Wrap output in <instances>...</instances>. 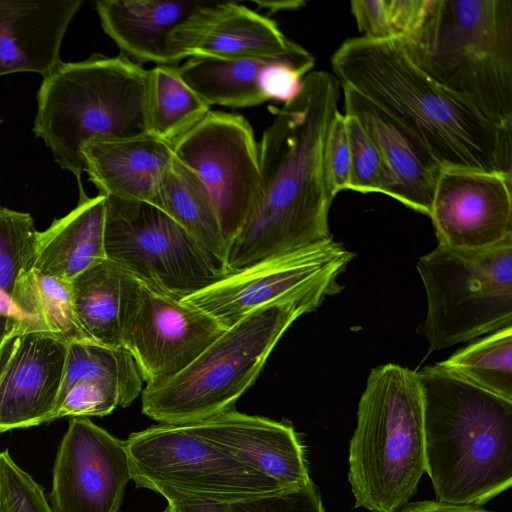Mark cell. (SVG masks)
I'll list each match as a JSON object with an SVG mask.
<instances>
[{
    "label": "cell",
    "mask_w": 512,
    "mask_h": 512,
    "mask_svg": "<svg viewBox=\"0 0 512 512\" xmlns=\"http://www.w3.org/2000/svg\"><path fill=\"white\" fill-rule=\"evenodd\" d=\"M339 95L334 75L313 71L294 99L270 108L273 119L258 143L257 197L228 246V274L332 239L323 147Z\"/></svg>",
    "instance_id": "6da1fadb"
},
{
    "label": "cell",
    "mask_w": 512,
    "mask_h": 512,
    "mask_svg": "<svg viewBox=\"0 0 512 512\" xmlns=\"http://www.w3.org/2000/svg\"><path fill=\"white\" fill-rule=\"evenodd\" d=\"M225 329L199 308L142 284L123 333V348L145 388H156L189 366Z\"/></svg>",
    "instance_id": "4fadbf2b"
},
{
    "label": "cell",
    "mask_w": 512,
    "mask_h": 512,
    "mask_svg": "<svg viewBox=\"0 0 512 512\" xmlns=\"http://www.w3.org/2000/svg\"><path fill=\"white\" fill-rule=\"evenodd\" d=\"M351 12L362 37L371 40L394 39L386 0H353Z\"/></svg>",
    "instance_id": "8d00e7d4"
},
{
    "label": "cell",
    "mask_w": 512,
    "mask_h": 512,
    "mask_svg": "<svg viewBox=\"0 0 512 512\" xmlns=\"http://www.w3.org/2000/svg\"><path fill=\"white\" fill-rule=\"evenodd\" d=\"M69 284L76 318L88 337L101 345L123 347L124 329L139 301L142 283L106 258Z\"/></svg>",
    "instance_id": "cb8c5ba5"
},
{
    "label": "cell",
    "mask_w": 512,
    "mask_h": 512,
    "mask_svg": "<svg viewBox=\"0 0 512 512\" xmlns=\"http://www.w3.org/2000/svg\"><path fill=\"white\" fill-rule=\"evenodd\" d=\"M164 512H229V504H168Z\"/></svg>",
    "instance_id": "ab89813d"
},
{
    "label": "cell",
    "mask_w": 512,
    "mask_h": 512,
    "mask_svg": "<svg viewBox=\"0 0 512 512\" xmlns=\"http://www.w3.org/2000/svg\"><path fill=\"white\" fill-rule=\"evenodd\" d=\"M118 406H129L119 389L100 382L82 381L68 391L58 409L44 423L63 417H103Z\"/></svg>",
    "instance_id": "836d02e7"
},
{
    "label": "cell",
    "mask_w": 512,
    "mask_h": 512,
    "mask_svg": "<svg viewBox=\"0 0 512 512\" xmlns=\"http://www.w3.org/2000/svg\"><path fill=\"white\" fill-rule=\"evenodd\" d=\"M153 205L225 265L228 243L212 200L197 176L175 156Z\"/></svg>",
    "instance_id": "d4e9b609"
},
{
    "label": "cell",
    "mask_w": 512,
    "mask_h": 512,
    "mask_svg": "<svg viewBox=\"0 0 512 512\" xmlns=\"http://www.w3.org/2000/svg\"><path fill=\"white\" fill-rule=\"evenodd\" d=\"M512 176L443 169L429 217L438 245L478 249L512 236Z\"/></svg>",
    "instance_id": "9a60e30c"
},
{
    "label": "cell",
    "mask_w": 512,
    "mask_h": 512,
    "mask_svg": "<svg viewBox=\"0 0 512 512\" xmlns=\"http://www.w3.org/2000/svg\"><path fill=\"white\" fill-rule=\"evenodd\" d=\"M354 254L333 239L231 273L182 299L227 329L252 311L314 292L339 293Z\"/></svg>",
    "instance_id": "7c38bea8"
},
{
    "label": "cell",
    "mask_w": 512,
    "mask_h": 512,
    "mask_svg": "<svg viewBox=\"0 0 512 512\" xmlns=\"http://www.w3.org/2000/svg\"><path fill=\"white\" fill-rule=\"evenodd\" d=\"M82 155L99 194L152 205L174 159L171 142L149 132L89 141Z\"/></svg>",
    "instance_id": "44dd1931"
},
{
    "label": "cell",
    "mask_w": 512,
    "mask_h": 512,
    "mask_svg": "<svg viewBox=\"0 0 512 512\" xmlns=\"http://www.w3.org/2000/svg\"><path fill=\"white\" fill-rule=\"evenodd\" d=\"M351 152L346 116L338 111L327 132L323 147V175L331 199L349 189Z\"/></svg>",
    "instance_id": "e575fe53"
},
{
    "label": "cell",
    "mask_w": 512,
    "mask_h": 512,
    "mask_svg": "<svg viewBox=\"0 0 512 512\" xmlns=\"http://www.w3.org/2000/svg\"><path fill=\"white\" fill-rule=\"evenodd\" d=\"M395 39L410 36L421 25L430 0H386Z\"/></svg>",
    "instance_id": "74e56055"
},
{
    "label": "cell",
    "mask_w": 512,
    "mask_h": 512,
    "mask_svg": "<svg viewBox=\"0 0 512 512\" xmlns=\"http://www.w3.org/2000/svg\"><path fill=\"white\" fill-rule=\"evenodd\" d=\"M254 3L258 9H265L269 13L297 10L306 4V2L302 0L255 1Z\"/></svg>",
    "instance_id": "60d3db41"
},
{
    "label": "cell",
    "mask_w": 512,
    "mask_h": 512,
    "mask_svg": "<svg viewBox=\"0 0 512 512\" xmlns=\"http://www.w3.org/2000/svg\"><path fill=\"white\" fill-rule=\"evenodd\" d=\"M345 116L351 152L349 189L389 195L391 181L379 150L359 121Z\"/></svg>",
    "instance_id": "1f68e13d"
},
{
    "label": "cell",
    "mask_w": 512,
    "mask_h": 512,
    "mask_svg": "<svg viewBox=\"0 0 512 512\" xmlns=\"http://www.w3.org/2000/svg\"><path fill=\"white\" fill-rule=\"evenodd\" d=\"M331 65L340 84L399 121L443 169L512 176V127L490 121L434 81L398 39H347L332 55Z\"/></svg>",
    "instance_id": "7a4b0ae2"
},
{
    "label": "cell",
    "mask_w": 512,
    "mask_h": 512,
    "mask_svg": "<svg viewBox=\"0 0 512 512\" xmlns=\"http://www.w3.org/2000/svg\"><path fill=\"white\" fill-rule=\"evenodd\" d=\"M229 512H325L312 479L299 487L229 504Z\"/></svg>",
    "instance_id": "d590c367"
},
{
    "label": "cell",
    "mask_w": 512,
    "mask_h": 512,
    "mask_svg": "<svg viewBox=\"0 0 512 512\" xmlns=\"http://www.w3.org/2000/svg\"><path fill=\"white\" fill-rule=\"evenodd\" d=\"M148 76L123 54L60 62L39 87L33 132L79 183L86 143L148 133Z\"/></svg>",
    "instance_id": "5b68a950"
},
{
    "label": "cell",
    "mask_w": 512,
    "mask_h": 512,
    "mask_svg": "<svg viewBox=\"0 0 512 512\" xmlns=\"http://www.w3.org/2000/svg\"><path fill=\"white\" fill-rule=\"evenodd\" d=\"M171 144L176 159L208 192L229 246L260 184L258 143L251 125L242 115L210 110Z\"/></svg>",
    "instance_id": "8fae6325"
},
{
    "label": "cell",
    "mask_w": 512,
    "mask_h": 512,
    "mask_svg": "<svg viewBox=\"0 0 512 512\" xmlns=\"http://www.w3.org/2000/svg\"><path fill=\"white\" fill-rule=\"evenodd\" d=\"M271 60L273 59H226L197 55L187 58L178 66V73L210 107H252L267 101L258 80L262 68Z\"/></svg>",
    "instance_id": "484cf974"
},
{
    "label": "cell",
    "mask_w": 512,
    "mask_h": 512,
    "mask_svg": "<svg viewBox=\"0 0 512 512\" xmlns=\"http://www.w3.org/2000/svg\"><path fill=\"white\" fill-rule=\"evenodd\" d=\"M123 442L136 487L168 504H232L287 490L183 425L158 424Z\"/></svg>",
    "instance_id": "9c48e42d"
},
{
    "label": "cell",
    "mask_w": 512,
    "mask_h": 512,
    "mask_svg": "<svg viewBox=\"0 0 512 512\" xmlns=\"http://www.w3.org/2000/svg\"><path fill=\"white\" fill-rule=\"evenodd\" d=\"M173 65L192 56L226 59H304L312 56L288 39L272 19L236 2L200 4L172 31Z\"/></svg>",
    "instance_id": "2e32d148"
},
{
    "label": "cell",
    "mask_w": 512,
    "mask_h": 512,
    "mask_svg": "<svg viewBox=\"0 0 512 512\" xmlns=\"http://www.w3.org/2000/svg\"><path fill=\"white\" fill-rule=\"evenodd\" d=\"M327 296L314 292L247 314L175 377L142 390V413L159 424L185 425L234 409L286 330Z\"/></svg>",
    "instance_id": "52a82bcc"
},
{
    "label": "cell",
    "mask_w": 512,
    "mask_h": 512,
    "mask_svg": "<svg viewBox=\"0 0 512 512\" xmlns=\"http://www.w3.org/2000/svg\"><path fill=\"white\" fill-rule=\"evenodd\" d=\"M0 512H54L43 487L15 463L9 449L0 452Z\"/></svg>",
    "instance_id": "d6a6232c"
},
{
    "label": "cell",
    "mask_w": 512,
    "mask_h": 512,
    "mask_svg": "<svg viewBox=\"0 0 512 512\" xmlns=\"http://www.w3.org/2000/svg\"><path fill=\"white\" fill-rule=\"evenodd\" d=\"M417 271L427 298L418 331L429 352L512 327V236L478 249L438 245Z\"/></svg>",
    "instance_id": "ba28073f"
},
{
    "label": "cell",
    "mask_w": 512,
    "mask_h": 512,
    "mask_svg": "<svg viewBox=\"0 0 512 512\" xmlns=\"http://www.w3.org/2000/svg\"><path fill=\"white\" fill-rule=\"evenodd\" d=\"M396 512H491L482 506H465L441 503L436 500L408 503Z\"/></svg>",
    "instance_id": "f35d334b"
},
{
    "label": "cell",
    "mask_w": 512,
    "mask_h": 512,
    "mask_svg": "<svg viewBox=\"0 0 512 512\" xmlns=\"http://www.w3.org/2000/svg\"><path fill=\"white\" fill-rule=\"evenodd\" d=\"M148 72V132L172 142L198 123L210 106L182 80L177 65H156Z\"/></svg>",
    "instance_id": "f546056e"
},
{
    "label": "cell",
    "mask_w": 512,
    "mask_h": 512,
    "mask_svg": "<svg viewBox=\"0 0 512 512\" xmlns=\"http://www.w3.org/2000/svg\"><path fill=\"white\" fill-rule=\"evenodd\" d=\"M398 40L434 81L512 127V0H430L418 29Z\"/></svg>",
    "instance_id": "277c9868"
},
{
    "label": "cell",
    "mask_w": 512,
    "mask_h": 512,
    "mask_svg": "<svg viewBox=\"0 0 512 512\" xmlns=\"http://www.w3.org/2000/svg\"><path fill=\"white\" fill-rule=\"evenodd\" d=\"M68 344L22 332L0 356V433L41 425L61 386Z\"/></svg>",
    "instance_id": "e0dca14e"
},
{
    "label": "cell",
    "mask_w": 512,
    "mask_h": 512,
    "mask_svg": "<svg viewBox=\"0 0 512 512\" xmlns=\"http://www.w3.org/2000/svg\"><path fill=\"white\" fill-rule=\"evenodd\" d=\"M36 233L30 217L0 208V356L25 322L12 295L21 272L32 266Z\"/></svg>",
    "instance_id": "f1b7e54d"
},
{
    "label": "cell",
    "mask_w": 512,
    "mask_h": 512,
    "mask_svg": "<svg viewBox=\"0 0 512 512\" xmlns=\"http://www.w3.org/2000/svg\"><path fill=\"white\" fill-rule=\"evenodd\" d=\"M183 426L287 489L311 480L305 447L288 422L231 409Z\"/></svg>",
    "instance_id": "ac0fdd59"
},
{
    "label": "cell",
    "mask_w": 512,
    "mask_h": 512,
    "mask_svg": "<svg viewBox=\"0 0 512 512\" xmlns=\"http://www.w3.org/2000/svg\"><path fill=\"white\" fill-rule=\"evenodd\" d=\"M190 0H101L96 11L121 54L140 64L173 65L172 31L200 4Z\"/></svg>",
    "instance_id": "603a6c76"
},
{
    "label": "cell",
    "mask_w": 512,
    "mask_h": 512,
    "mask_svg": "<svg viewBox=\"0 0 512 512\" xmlns=\"http://www.w3.org/2000/svg\"><path fill=\"white\" fill-rule=\"evenodd\" d=\"M355 508L396 512L425 473L424 407L417 372L397 364L371 370L349 443Z\"/></svg>",
    "instance_id": "8992f818"
},
{
    "label": "cell",
    "mask_w": 512,
    "mask_h": 512,
    "mask_svg": "<svg viewBox=\"0 0 512 512\" xmlns=\"http://www.w3.org/2000/svg\"><path fill=\"white\" fill-rule=\"evenodd\" d=\"M341 86L344 114L359 121L381 154L391 181L388 196L429 216L443 167L394 117L348 85Z\"/></svg>",
    "instance_id": "d6986e66"
},
{
    "label": "cell",
    "mask_w": 512,
    "mask_h": 512,
    "mask_svg": "<svg viewBox=\"0 0 512 512\" xmlns=\"http://www.w3.org/2000/svg\"><path fill=\"white\" fill-rule=\"evenodd\" d=\"M12 299L25 318L22 332L47 334L66 344L94 342L76 318L69 282L30 268L19 275Z\"/></svg>",
    "instance_id": "4316f807"
},
{
    "label": "cell",
    "mask_w": 512,
    "mask_h": 512,
    "mask_svg": "<svg viewBox=\"0 0 512 512\" xmlns=\"http://www.w3.org/2000/svg\"><path fill=\"white\" fill-rule=\"evenodd\" d=\"M83 0H0V76H46L60 62L67 28Z\"/></svg>",
    "instance_id": "ffe728a7"
},
{
    "label": "cell",
    "mask_w": 512,
    "mask_h": 512,
    "mask_svg": "<svg viewBox=\"0 0 512 512\" xmlns=\"http://www.w3.org/2000/svg\"><path fill=\"white\" fill-rule=\"evenodd\" d=\"M77 206L36 234L31 268L71 282L106 259L104 247L106 196L88 197L81 185Z\"/></svg>",
    "instance_id": "7402d4cb"
},
{
    "label": "cell",
    "mask_w": 512,
    "mask_h": 512,
    "mask_svg": "<svg viewBox=\"0 0 512 512\" xmlns=\"http://www.w3.org/2000/svg\"><path fill=\"white\" fill-rule=\"evenodd\" d=\"M436 501L482 506L512 485V401L434 366L417 372Z\"/></svg>",
    "instance_id": "3957f363"
},
{
    "label": "cell",
    "mask_w": 512,
    "mask_h": 512,
    "mask_svg": "<svg viewBox=\"0 0 512 512\" xmlns=\"http://www.w3.org/2000/svg\"><path fill=\"white\" fill-rule=\"evenodd\" d=\"M435 366L512 401V327L490 333Z\"/></svg>",
    "instance_id": "4dcf8cb0"
},
{
    "label": "cell",
    "mask_w": 512,
    "mask_h": 512,
    "mask_svg": "<svg viewBox=\"0 0 512 512\" xmlns=\"http://www.w3.org/2000/svg\"><path fill=\"white\" fill-rule=\"evenodd\" d=\"M106 258L148 288L185 299L228 275L206 251L156 206L106 196Z\"/></svg>",
    "instance_id": "30bf717a"
},
{
    "label": "cell",
    "mask_w": 512,
    "mask_h": 512,
    "mask_svg": "<svg viewBox=\"0 0 512 512\" xmlns=\"http://www.w3.org/2000/svg\"><path fill=\"white\" fill-rule=\"evenodd\" d=\"M130 480L124 442L87 417L70 418L53 466V511L118 512Z\"/></svg>",
    "instance_id": "5bb4252c"
},
{
    "label": "cell",
    "mask_w": 512,
    "mask_h": 512,
    "mask_svg": "<svg viewBox=\"0 0 512 512\" xmlns=\"http://www.w3.org/2000/svg\"><path fill=\"white\" fill-rule=\"evenodd\" d=\"M82 381L100 382L119 389L130 405L142 393L143 378L133 356L123 347H109L96 342L68 344L61 386L54 413L68 391Z\"/></svg>",
    "instance_id": "83f0119b"
}]
</instances>
